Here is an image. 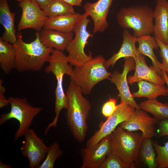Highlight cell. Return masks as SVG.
I'll use <instances>...</instances> for the list:
<instances>
[{"label":"cell","mask_w":168,"mask_h":168,"mask_svg":"<svg viewBox=\"0 0 168 168\" xmlns=\"http://www.w3.org/2000/svg\"><path fill=\"white\" fill-rule=\"evenodd\" d=\"M159 122L140 109H135L131 117L121 123L119 126L128 131L140 130L145 138H152L156 134V125Z\"/></svg>","instance_id":"4fadbf2b"},{"label":"cell","mask_w":168,"mask_h":168,"mask_svg":"<svg viewBox=\"0 0 168 168\" xmlns=\"http://www.w3.org/2000/svg\"><path fill=\"white\" fill-rule=\"evenodd\" d=\"M153 146L157 156L155 158L156 168H168V141L163 146L153 142Z\"/></svg>","instance_id":"f1b7e54d"},{"label":"cell","mask_w":168,"mask_h":168,"mask_svg":"<svg viewBox=\"0 0 168 168\" xmlns=\"http://www.w3.org/2000/svg\"><path fill=\"white\" fill-rule=\"evenodd\" d=\"M138 90L132 94L134 98L146 97L156 99L159 96H168V90L164 86L142 80L138 82Z\"/></svg>","instance_id":"603a6c76"},{"label":"cell","mask_w":168,"mask_h":168,"mask_svg":"<svg viewBox=\"0 0 168 168\" xmlns=\"http://www.w3.org/2000/svg\"><path fill=\"white\" fill-rule=\"evenodd\" d=\"M49 17L75 13L73 6L62 0H50L43 9Z\"/></svg>","instance_id":"484cf974"},{"label":"cell","mask_w":168,"mask_h":168,"mask_svg":"<svg viewBox=\"0 0 168 168\" xmlns=\"http://www.w3.org/2000/svg\"><path fill=\"white\" fill-rule=\"evenodd\" d=\"M24 136L25 140L20 148L21 153L27 158L30 168H38L41 161L46 157L49 147L32 129H30Z\"/></svg>","instance_id":"30bf717a"},{"label":"cell","mask_w":168,"mask_h":168,"mask_svg":"<svg viewBox=\"0 0 168 168\" xmlns=\"http://www.w3.org/2000/svg\"><path fill=\"white\" fill-rule=\"evenodd\" d=\"M161 75L165 81L166 84L167 86V87L168 90V77L167 73L166 71L162 70V71Z\"/></svg>","instance_id":"8d00e7d4"},{"label":"cell","mask_w":168,"mask_h":168,"mask_svg":"<svg viewBox=\"0 0 168 168\" xmlns=\"http://www.w3.org/2000/svg\"><path fill=\"white\" fill-rule=\"evenodd\" d=\"M100 168H130L115 153L111 151Z\"/></svg>","instance_id":"f546056e"},{"label":"cell","mask_w":168,"mask_h":168,"mask_svg":"<svg viewBox=\"0 0 168 168\" xmlns=\"http://www.w3.org/2000/svg\"><path fill=\"white\" fill-rule=\"evenodd\" d=\"M159 48L160 49V54L162 59V70L168 73V44H166L156 38Z\"/></svg>","instance_id":"4dcf8cb0"},{"label":"cell","mask_w":168,"mask_h":168,"mask_svg":"<svg viewBox=\"0 0 168 168\" xmlns=\"http://www.w3.org/2000/svg\"><path fill=\"white\" fill-rule=\"evenodd\" d=\"M135 63L132 57L124 58V63L123 71L121 73L116 70L111 74L110 78L111 82L116 86L120 97L121 103L129 105L135 109L141 108L134 99L130 91L127 80L128 73L135 69Z\"/></svg>","instance_id":"7c38bea8"},{"label":"cell","mask_w":168,"mask_h":168,"mask_svg":"<svg viewBox=\"0 0 168 168\" xmlns=\"http://www.w3.org/2000/svg\"><path fill=\"white\" fill-rule=\"evenodd\" d=\"M135 71L134 74L128 77L130 84L144 80L157 85L164 86L166 84L163 77L159 75L152 66L149 67L147 64L144 55L139 53L134 58Z\"/></svg>","instance_id":"2e32d148"},{"label":"cell","mask_w":168,"mask_h":168,"mask_svg":"<svg viewBox=\"0 0 168 168\" xmlns=\"http://www.w3.org/2000/svg\"><path fill=\"white\" fill-rule=\"evenodd\" d=\"M49 65L45 68L47 73H52L57 81V86L55 91V116L53 121L47 126L46 129L49 130L52 127H56L59 116L63 109L67 110L68 103L66 94L63 87L64 76H71L73 68L69 64L67 56L63 51L53 49L48 62Z\"/></svg>","instance_id":"3957f363"},{"label":"cell","mask_w":168,"mask_h":168,"mask_svg":"<svg viewBox=\"0 0 168 168\" xmlns=\"http://www.w3.org/2000/svg\"><path fill=\"white\" fill-rule=\"evenodd\" d=\"M113 1L98 0L93 3L86 2L84 5L85 13L90 16L93 22V33L103 32L108 27L107 17Z\"/></svg>","instance_id":"9a60e30c"},{"label":"cell","mask_w":168,"mask_h":168,"mask_svg":"<svg viewBox=\"0 0 168 168\" xmlns=\"http://www.w3.org/2000/svg\"><path fill=\"white\" fill-rule=\"evenodd\" d=\"M112 150L110 134L91 147H86L82 151V158L81 168H100Z\"/></svg>","instance_id":"5bb4252c"},{"label":"cell","mask_w":168,"mask_h":168,"mask_svg":"<svg viewBox=\"0 0 168 168\" xmlns=\"http://www.w3.org/2000/svg\"><path fill=\"white\" fill-rule=\"evenodd\" d=\"M82 14L77 13L48 17L45 21L44 28L60 31L73 32L75 25L81 18Z\"/></svg>","instance_id":"7402d4cb"},{"label":"cell","mask_w":168,"mask_h":168,"mask_svg":"<svg viewBox=\"0 0 168 168\" xmlns=\"http://www.w3.org/2000/svg\"><path fill=\"white\" fill-rule=\"evenodd\" d=\"M167 74L168 77V73H167Z\"/></svg>","instance_id":"ab89813d"},{"label":"cell","mask_w":168,"mask_h":168,"mask_svg":"<svg viewBox=\"0 0 168 168\" xmlns=\"http://www.w3.org/2000/svg\"><path fill=\"white\" fill-rule=\"evenodd\" d=\"M83 94L80 87L71 80L66 94L68 103L67 122L74 138L80 142L84 140L87 132L86 120L91 109L89 101Z\"/></svg>","instance_id":"6da1fadb"},{"label":"cell","mask_w":168,"mask_h":168,"mask_svg":"<svg viewBox=\"0 0 168 168\" xmlns=\"http://www.w3.org/2000/svg\"><path fill=\"white\" fill-rule=\"evenodd\" d=\"M63 154L59 144L54 142L49 147L46 158L38 168H53L56 160Z\"/></svg>","instance_id":"83f0119b"},{"label":"cell","mask_w":168,"mask_h":168,"mask_svg":"<svg viewBox=\"0 0 168 168\" xmlns=\"http://www.w3.org/2000/svg\"><path fill=\"white\" fill-rule=\"evenodd\" d=\"M8 99L11 110L9 112L0 115V125L11 119H15L18 121L19 126L15 134L14 139L16 141L24 136L30 129L34 118L40 112L42 108L32 106L25 98L11 97Z\"/></svg>","instance_id":"52a82bcc"},{"label":"cell","mask_w":168,"mask_h":168,"mask_svg":"<svg viewBox=\"0 0 168 168\" xmlns=\"http://www.w3.org/2000/svg\"><path fill=\"white\" fill-rule=\"evenodd\" d=\"M2 81L0 79V108L5 107L9 104L8 99H7L4 95L6 88L2 85Z\"/></svg>","instance_id":"836d02e7"},{"label":"cell","mask_w":168,"mask_h":168,"mask_svg":"<svg viewBox=\"0 0 168 168\" xmlns=\"http://www.w3.org/2000/svg\"><path fill=\"white\" fill-rule=\"evenodd\" d=\"M0 168H11V166L8 165L4 164L2 161H0Z\"/></svg>","instance_id":"74e56055"},{"label":"cell","mask_w":168,"mask_h":168,"mask_svg":"<svg viewBox=\"0 0 168 168\" xmlns=\"http://www.w3.org/2000/svg\"><path fill=\"white\" fill-rule=\"evenodd\" d=\"M140 149L142 159L148 167L156 168L155 153L151 138H145L142 143Z\"/></svg>","instance_id":"4316f807"},{"label":"cell","mask_w":168,"mask_h":168,"mask_svg":"<svg viewBox=\"0 0 168 168\" xmlns=\"http://www.w3.org/2000/svg\"><path fill=\"white\" fill-rule=\"evenodd\" d=\"M37 4L42 9L47 6L50 0H30Z\"/></svg>","instance_id":"d590c367"},{"label":"cell","mask_w":168,"mask_h":168,"mask_svg":"<svg viewBox=\"0 0 168 168\" xmlns=\"http://www.w3.org/2000/svg\"><path fill=\"white\" fill-rule=\"evenodd\" d=\"M122 36L123 42L119 51L105 63V66L106 69L110 66L113 67L117 61L122 58H134L139 53L135 45L137 37L132 35L125 29L123 32Z\"/></svg>","instance_id":"d6986e66"},{"label":"cell","mask_w":168,"mask_h":168,"mask_svg":"<svg viewBox=\"0 0 168 168\" xmlns=\"http://www.w3.org/2000/svg\"><path fill=\"white\" fill-rule=\"evenodd\" d=\"M158 133L159 137L168 136V119L160 121L159 124Z\"/></svg>","instance_id":"d6a6232c"},{"label":"cell","mask_w":168,"mask_h":168,"mask_svg":"<svg viewBox=\"0 0 168 168\" xmlns=\"http://www.w3.org/2000/svg\"><path fill=\"white\" fill-rule=\"evenodd\" d=\"M39 32H36L35 40L30 43L24 42L21 34L17 35L13 44L16 53L15 68L19 72L39 71L48 62L53 49L42 43Z\"/></svg>","instance_id":"7a4b0ae2"},{"label":"cell","mask_w":168,"mask_h":168,"mask_svg":"<svg viewBox=\"0 0 168 168\" xmlns=\"http://www.w3.org/2000/svg\"><path fill=\"white\" fill-rule=\"evenodd\" d=\"M139 105L141 109L152 114L159 121L168 118V102L161 103L154 99L144 101Z\"/></svg>","instance_id":"d4e9b609"},{"label":"cell","mask_w":168,"mask_h":168,"mask_svg":"<svg viewBox=\"0 0 168 168\" xmlns=\"http://www.w3.org/2000/svg\"><path fill=\"white\" fill-rule=\"evenodd\" d=\"M105 61L103 56L99 55L73 68L71 80L80 87L83 94H89L98 83L110 80L112 74L105 66Z\"/></svg>","instance_id":"5b68a950"},{"label":"cell","mask_w":168,"mask_h":168,"mask_svg":"<svg viewBox=\"0 0 168 168\" xmlns=\"http://www.w3.org/2000/svg\"><path fill=\"white\" fill-rule=\"evenodd\" d=\"M15 13L12 12L7 0H0V23L5 30L2 39L14 44L17 40L15 26Z\"/></svg>","instance_id":"ffe728a7"},{"label":"cell","mask_w":168,"mask_h":168,"mask_svg":"<svg viewBox=\"0 0 168 168\" xmlns=\"http://www.w3.org/2000/svg\"><path fill=\"white\" fill-rule=\"evenodd\" d=\"M16 53L14 46L0 38V66L5 73L15 68Z\"/></svg>","instance_id":"cb8c5ba5"},{"label":"cell","mask_w":168,"mask_h":168,"mask_svg":"<svg viewBox=\"0 0 168 168\" xmlns=\"http://www.w3.org/2000/svg\"><path fill=\"white\" fill-rule=\"evenodd\" d=\"M68 4L73 6H81L82 0H62Z\"/></svg>","instance_id":"e575fe53"},{"label":"cell","mask_w":168,"mask_h":168,"mask_svg":"<svg viewBox=\"0 0 168 168\" xmlns=\"http://www.w3.org/2000/svg\"><path fill=\"white\" fill-rule=\"evenodd\" d=\"M137 42L138 44L137 49L139 53L151 59L153 68L159 75L162 76L161 63L158 61L154 52V49L159 48L156 38L150 35H143L137 38Z\"/></svg>","instance_id":"44dd1931"},{"label":"cell","mask_w":168,"mask_h":168,"mask_svg":"<svg viewBox=\"0 0 168 168\" xmlns=\"http://www.w3.org/2000/svg\"><path fill=\"white\" fill-rule=\"evenodd\" d=\"M40 41L45 46L63 51L73 39L72 32H65L44 28L39 32Z\"/></svg>","instance_id":"ac0fdd59"},{"label":"cell","mask_w":168,"mask_h":168,"mask_svg":"<svg viewBox=\"0 0 168 168\" xmlns=\"http://www.w3.org/2000/svg\"><path fill=\"white\" fill-rule=\"evenodd\" d=\"M135 109L128 105L121 103L117 105L114 112L100 124L99 129L88 140L86 147H91L98 143L103 138L110 134L118 125L129 119L134 114Z\"/></svg>","instance_id":"9c48e42d"},{"label":"cell","mask_w":168,"mask_h":168,"mask_svg":"<svg viewBox=\"0 0 168 168\" xmlns=\"http://www.w3.org/2000/svg\"><path fill=\"white\" fill-rule=\"evenodd\" d=\"M19 5L21 8L22 14L17 26L18 30L31 28L40 31L49 17L44 11L30 0H23Z\"/></svg>","instance_id":"8fae6325"},{"label":"cell","mask_w":168,"mask_h":168,"mask_svg":"<svg viewBox=\"0 0 168 168\" xmlns=\"http://www.w3.org/2000/svg\"><path fill=\"white\" fill-rule=\"evenodd\" d=\"M154 37L163 43L168 44V1L157 0L153 10Z\"/></svg>","instance_id":"e0dca14e"},{"label":"cell","mask_w":168,"mask_h":168,"mask_svg":"<svg viewBox=\"0 0 168 168\" xmlns=\"http://www.w3.org/2000/svg\"><path fill=\"white\" fill-rule=\"evenodd\" d=\"M112 151L130 168L138 163L142 143L145 138L142 133L125 131L119 126L110 134Z\"/></svg>","instance_id":"8992f818"},{"label":"cell","mask_w":168,"mask_h":168,"mask_svg":"<svg viewBox=\"0 0 168 168\" xmlns=\"http://www.w3.org/2000/svg\"><path fill=\"white\" fill-rule=\"evenodd\" d=\"M118 24L133 30L137 37L153 33V10L147 5L121 8L116 16Z\"/></svg>","instance_id":"277c9868"},{"label":"cell","mask_w":168,"mask_h":168,"mask_svg":"<svg viewBox=\"0 0 168 168\" xmlns=\"http://www.w3.org/2000/svg\"><path fill=\"white\" fill-rule=\"evenodd\" d=\"M18 1H19V2H21V1H22L23 0H16Z\"/></svg>","instance_id":"f35d334b"},{"label":"cell","mask_w":168,"mask_h":168,"mask_svg":"<svg viewBox=\"0 0 168 168\" xmlns=\"http://www.w3.org/2000/svg\"><path fill=\"white\" fill-rule=\"evenodd\" d=\"M117 99L110 98L109 100L104 103L101 109V113L107 118L110 116L115 111L117 107Z\"/></svg>","instance_id":"1f68e13d"},{"label":"cell","mask_w":168,"mask_h":168,"mask_svg":"<svg viewBox=\"0 0 168 168\" xmlns=\"http://www.w3.org/2000/svg\"><path fill=\"white\" fill-rule=\"evenodd\" d=\"M88 17L85 13L82 14L73 30L74 37L69 42L66 49L68 53L69 63L74 67L81 65L92 58L91 52L87 54L84 50L88 39L93 35L87 30L90 22Z\"/></svg>","instance_id":"ba28073f"}]
</instances>
